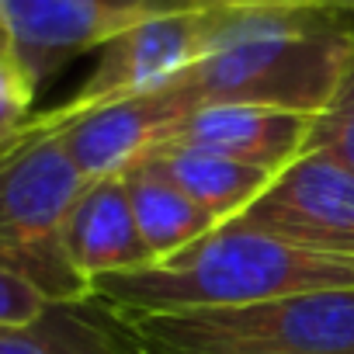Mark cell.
Listing matches in <instances>:
<instances>
[{"label": "cell", "instance_id": "cell-9", "mask_svg": "<svg viewBox=\"0 0 354 354\" xmlns=\"http://www.w3.org/2000/svg\"><path fill=\"white\" fill-rule=\"evenodd\" d=\"M319 115L264 108V104H202L170 129L167 139L202 146L230 160L281 174L309 149Z\"/></svg>", "mask_w": 354, "mask_h": 354}, {"label": "cell", "instance_id": "cell-6", "mask_svg": "<svg viewBox=\"0 0 354 354\" xmlns=\"http://www.w3.org/2000/svg\"><path fill=\"white\" fill-rule=\"evenodd\" d=\"M212 35V11H174L156 15L129 32L115 35L108 46L97 49V66L77 87L70 101L59 104L63 115L91 111L111 101L156 94L185 77L209 49Z\"/></svg>", "mask_w": 354, "mask_h": 354}, {"label": "cell", "instance_id": "cell-13", "mask_svg": "<svg viewBox=\"0 0 354 354\" xmlns=\"http://www.w3.org/2000/svg\"><path fill=\"white\" fill-rule=\"evenodd\" d=\"M35 97L39 87L28 77V70L18 63L15 53L0 56V142L18 136L35 118Z\"/></svg>", "mask_w": 354, "mask_h": 354}, {"label": "cell", "instance_id": "cell-10", "mask_svg": "<svg viewBox=\"0 0 354 354\" xmlns=\"http://www.w3.org/2000/svg\"><path fill=\"white\" fill-rule=\"evenodd\" d=\"M66 254L87 285L104 274L153 264L139 236L122 174L84 185L66 216Z\"/></svg>", "mask_w": 354, "mask_h": 354}, {"label": "cell", "instance_id": "cell-11", "mask_svg": "<svg viewBox=\"0 0 354 354\" xmlns=\"http://www.w3.org/2000/svg\"><path fill=\"white\" fill-rule=\"evenodd\" d=\"M139 163L163 174L170 185H177L195 205H202L219 226L240 219L278 177L271 170L230 160L202 146L174 142V139L156 142Z\"/></svg>", "mask_w": 354, "mask_h": 354}, {"label": "cell", "instance_id": "cell-7", "mask_svg": "<svg viewBox=\"0 0 354 354\" xmlns=\"http://www.w3.org/2000/svg\"><path fill=\"white\" fill-rule=\"evenodd\" d=\"M233 223L292 243L354 257V170L326 146H309Z\"/></svg>", "mask_w": 354, "mask_h": 354}, {"label": "cell", "instance_id": "cell-8", "mask_svg": "<svg viewBox=\"0 0 354 354\" xmlns=\"http://www.w3.org/2000/svg\"><path fill=\"white\" fill-rule=\"evenodd\" d=\"M185 115L188 104L170 87L77 115H63L59 108L42 111V118L59 132L84 181H101V177H118L132 170L156 142L170 136V129Z\"/></svg>", "mask_w": 354, "mask_h": 354}, {"label": "cell", "instance_id": "cell-15", "mask_svg": "<svg viewBox=\"0 0 354 354\" xmlns=\"http://www.w3.org/2000/svg\"><path fill=\"white\" fill-rule=\"evenodd\" d=\"M53 313V302L21 274L0 268V326L8 330H32Z\"/></svg>", "mask_w": 354, "mask_h": 354}, {"label": "cell", "instance_id": "cell-2", "mask_svg": "<svg viewBox=\"0 0 354 354\" xmlns=\"http://www.w3.org/2000/svg\"><path fill=\"white\" fill-rule=\"evenodd\" d=\"M354 288V257L226 223L181 254L91 281V306L111 319L254 306L302 292Z\"/></svg>", "mask_w": 354, "mask_h": 354}, {"label": "cell", "instance_id": "cell-14", "mask_svg": "<svg viewBox=\"0 0 354 354\" xmlns=\"http://www.w3.org/2000/svg\"><path fill=\"white\" fill-rule=\"evenodd\" d=\"M309 146L333 149L354 170V73L344 80V87L330 101V108L316 118V129H313Z\"/></svg>", "mask_w": 354, "mask_h": 354}, {"label": "cell", "instance_id": "cell-1", "mask_svg": "<svg viewBox=\"0 0 354 354\" xmlns=\"http://www.w3.org/2000/svg\"><path fill=\"white\" fill-rule=\"evenodd\" d=\"M354 73V15L212 11L205 56L170 84L188 104H264L323 115Z\"/></svg>", "mask_w": 354, "mask_h": 354}, {"label": "cell", "instance_id": "cell-3", "mask_svg": "<svg viewBox=\"0 0 354 354\" xmlns=\"http://www.w3.org/2000/svg\"><path fill=\"white\" fill-rule=\"evenodd\" d=\"M84 185L42 111L0 146V268L32 281L53 306L91 302V285L66 254V216Z\"/></svg>", "mask_w": 354, "mask_h": 354}, {"label": "cell", "instance_id": "cell-17", "mask_svg": "<svg viewBox=\"0 0 354 354\" xmlns=\"http://www.w3.org/2000/svg\"><path fill=\"white\" fill-rule=\"evenodd\" d=\"M0 354H70L53 337H46L39 326L32 330H8L0 326Z\"/></svg>", "mask_w": 354, "mask_h": 354}, {"label": "cell", "instance_id": "cell-4", "mask_svg": "<svg viewBox=\"0 0 354 354\" xmlns=\"http://www.w3.org/2000/svg\"><path fill=\"white\" fill-rule=\"evenodd\" d=\"M115 323L139 354H354V288Z\"/></svg>", "mask_w": 354, "mask_h": 354}, {"label": "cell", "instance_id": "cell-20", "mask_svg": "<svg viewBox=\"0 0 354 354\" xmlns=\"http://www.w3.org/2000/svg\"><path fill=\"white\" fill-rule=\"evenodd\" d=\"M0 146H4V142H0Z\"/></svg>", "mask_w": 354, "mask_h": 354}, {"label": "cell", "instance_id": "cell-5", "mask_svg": "<svg viewBox=\"0 0 354 354\" xmlns=\"http://www.w3.org/2000/svg\"><path fill=\"white\" fill-rule=\"evenodd\" d=\"M192 11L188 0H0L18 63L42 91L66 63L108 46L132 25Z\"/></svg>", "mask_w": 354, "mask_h": 354}, {"label": "cell", "instance_id": "cell-12", "mask_svg": "<svg viewBox=\"0 0 354 354\" xmlns=\"http://www.w3.org/2000/svg\"><path fill=\"white\" fill-rule=\"evenodd\" d=\"M122 177H125V192L132 202L139 236L153 261L181 254L185 247L219 230V223L202 205H195L181 188L170 185L163 174L149 170L146 163H136Z\"/></svg>", "mask_w": 354, "mask_h": 354}, {"label": "cell", "instance_id": "cell-19", "mask_svg": "<svg viewBox=\"0 0 354 354\" xmlns=\"http://www.w3.org/2000/svg\"><path fill=\"white\" fill-rule=\"evenodd\" d=\"M333 8H337V11H351V15H354V0H333Z\"/></svg>", "mask_w": 354, "mask_h": 354}, {"label": "cell", "instance_id": "cell-18", "mask_svg": "<svg viewBox=\"0 0 354 354\" xmlns=\"http://www.w3.org/2000/svg\"><path fill=\"white\" fill-rule=\"evenodd\" d=\"M8 53H15V46H11V32L4 25V15H0V56H8Z\"/></svg>", "mask_w": 354, "mask_h": 354}, {"label": "cell", "instance_id": "cell-16", "mask_svg": "<svg viewBox=\"0 0 354 354\" xmlns=\"http://www.w3.org/2000/svg\"><path fill=\"white\" fill-rule=\"evenodd\" d=\"M188 8L195 11H313V8H333V0H188Z\"/></svg>", "mask_w": 354, "mask_h": 354}]
</instances>
